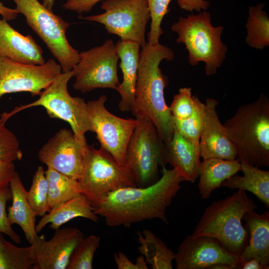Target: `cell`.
Here are the masks:
<instances>
[{"mask_svg":"<svg viewBox=\"0 0 269 269\" xmlns=\"http://www.w3.org/2000/svg\"><path fill=\"white\" fill-rule=\"evenodd\" d=\"M42 49L30 35H23L0 19V56L28 64L45 62Z\"/></svg>","mask_w":269,"mask_h":269,"instance_id":"18","label":"cell"},{"mask_svg":"<svg viewBox=\"0 0 269 269\" xmlns=\"http://www.w3.org/2000/svg\"><path fill=\"white\" fill-rule=\"evenodd\" d=\"M114 259L118 269H148L144 257L141 255L136 258L135 264L131 262L123 252L114 253Z\"/></svg>","mask_w":269,"mask_h":269,"instance_id":"37","label":"cell"},{"mask_svg":"<svg viewBox=\"0 0 269 269\" xmlns=\"http://www.w3.org/2000/svg\"><path fill=\"white\" fill-rule=\"evenodd\" d=\"M260 3L249 8V16L246 24V41L251 47L263 50L269 46V18Z\"/></svg>","mask_w":269,"mask_h":269,"instance_id":"28","label":"cell"},{"mask_svg":"<svg viewBox=\"0 0 269 269\" xmlns=\"http://www.w3.org/2000/svg\"><path fill=\"white\" fill-rule=\"evenodd\" d=\"M81 193L90 202L109 192L136 186L126 165L119 164L106 150L90 146L83 174L78 180Z\"/></svg>","mask_w":269,"mask_h":269,"instance_id":"11","label":"cell"},{"mask_svg":"<svg viewBox=\"0 0 269 269\" xmlns=\"http://www.w3.org/2000/svg\"><path fill=\"white\" fill-rule=\"evenodd\" d=\"M241 171V163L233 160L208 158L201 162L198 177L199 193L202 199H208L212 192L221 187L223 181Z\"/></svg>","mask_w":269,"mask_h":269,"instance_id":"24","label":"cell"},{"mask_svg":"<svg viewBox=\"0 0 269 269\" xmlns=\"http://www.w3.org/2000/svg\"><path fill=\"white\" fill-rule=\"evenodd\" d=\"M174 54L168 47L147 42L140 51L139 62L132 113H139L150 119L166 143L173 134L174 119L164 98L167 77L159 68L163 60L171 61Z\"/></svg>","mask_w":269,"mask_h":269,"instance_id":"2","label":"cell"},{"mask_svg":"<svg viewBox=\"0 0 269 269\" xmlns=\"http://www.w3.org/2000/svg\"><path fill=\"white\" fill-rule=\"evenodd\" d=\"M218 104L213 98L206 100L199 140L200 156L203 159H235L237 158V150L218 116L216 108Z\"/></svg>","mask_w":269,"mask_h":269,"instance_id":"17","label":"cell"},{"mask_svg":"<svg viewBox=\"0 0 269 269\" xmlns=\"http://www.w3.org/2000/svg\"><path fill=\"white\" fill-rule=\"evenodd\" d=\"M27 197L36 216H43L50 210L48 181L42 166L37 167L33 175Z\"/></svg>","mask_w":269,"mask_h":269,"instance_id":"30","label":"cell"},{"mask_svg":"<svg viewBox=\"0 0 269 269\" xmlns=\"http://www.w3.org/2000/svg\"><path fill=\"white\" fill-rule=\"evenodd\" d=\"M177 3L180 8L191 12L196 10L200 12L210 6L209 1L205 0H177Z\"/></svg>","mask_w":269,"mask_h":269,"instance_id":"40","label":"cell"},{"mask_svg":"<svg viewBox=\"0 0 269 269\" xmlns=\"http://www.w3.org/2000/svg\"><path fill=\"white\" fill-rule=\"evenodd\" d=\"M33 248L18 247L6 241L0 232V269H33Z\"/></svg>","mask_w":269,"mask_h":269,"instance_id":"29","label":"cell"},{"mask_svg":"<svg viewBox=\"0 0 269 269\" xmlns=\"http://www.w3.org/2000/svg\"><path fill=\"white\" fill-rule=\"evenodd\" d=\"M176 269H210L223 264L237 269L239 260L214 239L205 236H187L180 244L174 259Z\"/></svg>","mask_w":269,"mask_h":269,"instance_id":"15","label":"cell"},{"mask_svg":"<svg viewBox=\"0 0 269 269\" xmlns=\"http://www.w3.org/2000/svg\"><path fill=\"white\" fill-rule=\"evenodd\" d=\"M100 240V237L94 235L84 237L73 250L66 269H92L93 261Z\"/></svg>","mask_w":269,"mask_h":269,"instance_id":"32","label":"cell"},{"mask_svg":"<svg viewBox=\"0 0 269 269\" xmlns=\"http://www.w3.org/2000/svg\"><path fill=\"white\" fill-rule=\"evenodd\" d=\"M77 217H82L98 222V216L89 200L80 194L59 206L50 209L44 214L36 225V232L39 233L48 224L53 230H56Z\"/></svg>","mask_w":269,"mask_h":269,"instance_id":"23","label":"cell"},{"mask_svg":"<svg viewBox=\"0 0 269 269\" xmlns=\"http://www.w3.org/2000/svg\"><path fill=\"white\" fill-rule=\"evenodd\" d=\"M84 237L75 227L56 229L48 241L37 235L30 244L35 257L33 269H66L73 250Z\"/></svg>","mask_w":269,"mask_h":269,"instance_id":"16","label":"cell"},{"mask_svg":"<svg viewBox=\"0 0 269 269\" xmlns=\"http://www.w3.org/2000/svg\"><path fill=\"white\" fill-rule=\"evenodd\" d=\"M9 186L12 195V205L8 208L7 213L9 223L11 225L19 226L26 240L31 244L37 235L35 230L36 215L28 201L27 191L16 172Z\"/></svg>","mask_w":269,"mask_h":269,"instance_id":"22","label":"cell"},{"mask_svg":"<svg viewBox=\"0 0 269 269\" xmlns=\"http://www.w3.org/2000/svg\"><path fill=\"white\" fill-rule=\"evenodd\" d=\"M55 0H43L42 4L48 9L52 11Z\"/></svg>","mask_w":269,"mask_h":269,"instance_id":"43","label":"cell"},{"mask_svg":"<svg viewBox=\"0 0 269 269\" xmlns=\"http://www.w3.org/2000/svg\"><path fill=\"white\" fill-rule=\"evenodd\" d=\"M22 152L19 141L13 134L5 126V123L0 121V160L11 162L20 160Z\"/></svg>","mask_w":269,"mask_h":269,"instance_id":"34","label":"cell"},{"mask_svg":"<svg viewBox=\"0 0 269 269\" xmlns=\"http://www.w3.org/2000/svg\"><path fill=\"white\" fill-rule=\"evenodd\" d=\"M140 245L137 247L147 264L152 269H172L175 254L152 231L145 229L137 232Z\"/></svg>","mask_w":269,"mask_h":269,"instance_id":"26","label":"cell"},{"mask_svg":"<svg viewBox=\"0 0 269 269\" xmlns=\"http://www.w3.org/2000/svg\"><path fill=\"white\" fill-rule=\"evenodd\" d=\"M27 25L45 44L59 62L62 72L71 71L79 61V53L69 43L66 32L70 23L46 8L38 0H12Z\"/></svg>","mask_w":269,"mask_h":269,"instance_id":"8","label":"cell"},{"mask_svg":"<svg viewBox=\"0 0 269 269\" xmlns=\"http://www.w3.org/2000/svg\"><path fill=\"white\" fill-rule=\"evenodd\" d=\"M73 77L72 71L62 72L38 95L36 101L15 107L10 112L0 115V121L5 123L15 114L25 109L41 106L50 118L68 123L76 137L87 142L85 134L93 132L90 124L87 103L80 97H72L68 92L67 84Z\"/></svg>","mask_w":269,"mask_h":269,"instance_id":"6","label":"cell"},{"mask_svg":"<svg viewBox=\"0 0 269 269\" xmlns=\"http://www.w3.org/2000/svg\"><path fill=\"white\" fill-rule=\"evenodd\" d=\"M15 172L13 162H6L0 160V191L9 186Z\"/></svg>","mask_w":269,"mask_h":269,"instance_id":"39","label":"cell"},{"mask_svg":"<svg viewBox=\"0 0 269 269\" xmlns=\"http://www.w3.org/2000/svg\"><path fill=\"white\" fill-rule=\"evenodd\" d=\"M62 72L60 65L52 59L33 65L0 56V98L21 92L39 95Z\"/></svg>","mask_w":269,"mask_h":269,"instance_id":"13","label":"cell"},{"mask_svg":"<svg viewBox=\"0 0 269 269\" xmlns=\"http://www.w3.org/2000/svg\"><path fill=\"white\" fill-rule=\"evenodd\" d=\"M237 159L259 168L269 166V100L261 94L243 105L223 125Z\"/></svg>","mask_w":269,"mask_h":269,"instance_id":"3","label":"cell"},{"mask_svg":"<svg viewBox=\"0 0 269 269\" xmlns=\"http://www.w3.org/2000/svg\"><path fill=\"white\" fill-rule=\"evenodd\" d=\"M11 198L9 186L0 191V232L7 235L15 243L20 244V237L12 228L6 211V203Z\"/></svg>","mask_w":269,"mask_h":269,"instance_id":"36","label":"cell"},{"mask_svg":"<svg viewBox=\"0 0 269 269\" xmlns=\"http://www.w3.org/2000/svg\"><path fill=\"white\" fill-rule=\"evenodd\" d=\"M169 109L173 117L178 120L189 118L194 109V96L189 87L180 88L174 97Z\"/></svg>","mask_w":269,"mask_h":269,"instance_id":"35","label":"cell"},{"mask_svg":"<svg viewBox=\"0 0 269 269\" xmlns=\"http://www.w3.org/2000/svg\"><path fill=\"white\" fill-rule=\"evenodd\" d=\"M249 233L248 243L239 258V263L252 258L258 259L265 269H269V212L262 214L250 210L243 215Z\"/></svg>","mask_w":269,"mask_h":269,"instance_id":"19","label":"cell"},{"mask_svg":"<svg viewBox=\"0 0 269 269\" xmlns=\"http://www.w3.org/2000/svg\"><path fill=\"white\" fill-rule=\"evenodd\" d=\"M45 174L48 184L50 210L81 193L78 180L70 178L49 167L45 171Z\"/></svg>","mask_w":269,"mask_h":269,"instance_id":"27","label":"cell"},{"mask_svg":"<svg viewBox=\"0 0 269 269\" xmlns=\"http://www.w3.org/2000/svg\"><path fill=\"white\" fill-rule=\"evenodd\" d=\"M140 47L136 42L121 39L116 44V50L121 60L120 67L123 73V81L117 89L121 98L119 108L122 112H132L133 110Z\"/></svg>","mask_w":269,"mask_h":269,"instance_id":"20","label":"cell"},{"mask_svg":"<svg viewBox=\"0 0 269 269\" xmlns=\"http://www.w3.org/2000/svg\"><path fill=\"white\" fill-rule=\"evenodd\" d=\"M161 172V177L148 186L122 187L102 195L91 203L95 213L112 227L129 228L154 219L168 224L166 210L185 180L173 168L168 169L163 165Z\"/></svg>","mask_w":269,"mask_h":269,"instance_id":"1","label":"cell"},{"mask_svg":"<svg viewBox=\"0 0 269 269\" xmlns=\"http://www.w3.org/2000/svg\"><path fill=\"white\" fill-rule=\"evenodd\" d=\"M107 97L103 95L87 103L89 119L101 147L121 165H125L128 143L136 126V119H123L106 108Z\"/></svg>","mask_w":269,"mask_h":269,"instance_id":"12","label":"cell"},{"mask_svg":"<svg viewBox=\"0 0 269 269\" xmlns=\"http://www.w3.org/2000/svg\"><path fill=\"white\" fill-rule=\"evenodd\" d=\"M149 8L151 23L147 33V43L151 45L159 43L160 36L163 33L161 23L164 16L169 11L168 5L171 0H146Z\"/></svg>","mask_w":269,"mask_h":269,"instance_id":"33","label":"cell"},{"mask_svg":"<svg viewBox=\"0 0 269 269\" xmlns=\"http://www.w3.org/2000/svg\"><path fill=\"white\" fill-rule=\"evenodd\" d=\"M237 269H265L261 264L260 261L256 258H252L238 265Z\"/></svg>","mask_w":269,"mask_h":269,"instance_id":"42","label":"cell"},{"mask_svg":"<svg viewBox=\"0 0 269 269\" xmlns=\"http://www.w3.org/2000/svg\"><path fill=\"white\" fill-rule=\"evenodd\" d=\"M89 149L87 143L78 139L72 131L64 128L41 147L38 157L47 167L78 180L84 172Z\"/></svg>","mask_w":269,"mask_h":269,"instance_id":"14","label":"cell"},{"mask_svg":"<svg viewBox=\"0 0 269 269\" xmlns=\"http://www.w3.org/2000/svg\"><path fill=\"white\" fill-rule=\"evenodd\" d=\"M240 163L243 176L233 175L223 181L221 187L249 191L269 208V171L247 163Z\"/></svg>","mask_w":269,"mask_h":269,"instance_id":"25","label":"cell"},{"mask_svg":"<svg viewBox=\"0 0 269 269\" xmlns=\"http://www.w3.org/2000/svg\"><path fill=\"white\" fill-rule=\"evenodd\" d=\"M211 20L210 13L204 10L186 17L181 16L171 26V30L178 34L176 42L184 44L188 52L189 64L195 66L200 62H205L208 76L216 73L228 50L221 39L224 27L213 26Z\"/></svg>","mask_w":269,"mask_h":269,"instance_id":"5","label":"cell"},{"mask_svg":"<svg viewBox=\"0 0 269 269\" xmlns=\"http://www.w3.org/2000/svg\"><path fill=\"white\" fill-rule=\"evenodd\" d=\"M18 14L15 9L6 7L0 1V15L2 16V18L9 21L16 18Z\"/></svg>","mask_w":269,"mask_h":269,"instance_id":"41","label":"cell"},{"mask_svg":"<svg viewBox=\"0 0 269 269\" xmlns=\"http://www.w3.org/2000/svg\"><path fill=\"white\" fill-rule=\"evenodd\" d=\"M137 124L128 144L125 165L136 186L155 182L159 168L167 163L165 143L152 121L139 113L133 114Z\"/></svg>","mask_w":269,"mask_h":269,"instance_id":"7","label":"cell"},{"mask_svg":"<svg viewBox=\"0 0 269 269\" xmlns=\"http://www.w3.org/2000/svg\"><path fill=\"white\" fill-rule=\"evenodd\" d=\"M194 109L192 114L184 120H178L173 118L174 128L194 145L199 147L205 104L196 96H194Z\"/></svg>","mask_w":269,"mask_h":269,"instance_id":"31","label":"cell"},{"mask_svg":"<svg viewBox=\"0 0 269 269\" xmlns=\"http://www.w3.org/2000/svg\"><path fill=\"white\" fill-rule=\"evenodd\" d=\"M119 59L112 39L81 52L79 61L72 70L75 78L73 88L83 93L98 88L117 90L120 83L117 73Z\"/></svg>","mask_w":269,"mask_h":269,"instance_id":"10","label":"cell"},{"mask_svg":"<svg viewBox=\"0 0 269 269\" xmlns=\"http://www.w3.org/2000/svg\"><path fill=\"white\" fill-rule=\"evenodd\" d=\"M101 0H67L62 5V7L80 14L90 11Z\"/></svg>","mask_w":269,"mask_h":269,"instance_id":"38","label":"cell"},{"mask_svg":"<svg viewBox=\"0 0 269 269\" xmlns=\"http://www.w3.org/2000/svg\"><path fill=\"white\" fill-rule=\"evenodd\" d=\"M257 208L246 191L238 189L207 207L192 235L215 239L239 260L249 239V233L242 223V217L247 212Z\"/></svg>","mask_w":269,"mask_h":269,"instance_id":"4","label":"cell"},{"mask_svg":"<svg viewBox=\"0 0 269 269\" xmlns=\"http://www.w3.org/2000/svg\"><path fill=\"white\" fill-rule=\"evenodd\" d=\"M167 163L185 180L194 183L201 163L199 147L192 143L175 128L171 140L165 143Z\"/></svg>","mask_w":269,"mask_h":269,"instance_id":"21","label":"cell"},{"mask_svg":"<svg viewBox=\"0 0 269 269\" xmlns=\"http://www.w3.org/2000/svg\"><path fill=\"white\" fill-rule=\"evenodd\" d=\"M101 8L104 12L79 18L101 23L108 33L121 40L136 42L141 48L145 46L146 27L150 19L146 0H105Z\"/></svg>","mask_w":269,"mask_h":269,"instance_id":"9","label":"cell"}]
</instances>
